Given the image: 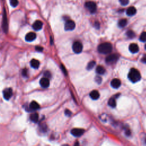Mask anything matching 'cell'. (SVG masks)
Returning <instances> with one entry per match:
<instances>
[{
	"instance_id": "cell-1",
	"label": "cell",
	"mask_w": 146,
	"mask_h": 146,
	"mask_svg": "<svg viewBox=\"0 0 146 146\" xmlns=\"http://www.w3.org/2000/svg\"><path fill=\"white\" fill-rule=\"evenodd\" d=\"M128 77L130 81H131L132 83H136L141 80V75L137 69L132 68L131 69L128 73Z\"/></svg>"
},
{
	"instance_id": "cell-2",
	"label": "cell",
	"mask_w": 146,
	"mask_h": 146,
	"mask_svg": "<svg viewBox=\"0 0 146 146\" xmlns=\"http://www.w3.org/2000/svg\"><path fill=\"white\" fill-rule=\"evenodd\" d=\"M112 50V45L109 42H105V43H101L98 47V50L99 53L103 54H107L110 53Z\"/></svg>"
},
{
	"instance_id": "cell-3",
	"label": "cell",
	"mask_w": 146,
	"mask_h": 146,
	"mask_svg": "<svg viewBox=\"0 0 146 146\" xmlns=\"http://www.w3.org/2000/svg\"><path fill=\"white\" fill-rule=\"evenodd\" d=\"M73 50L76 54H79L83 50V45L80 42H75L73 45Z\"/></svg>"
},
{
	"instance_id": "cell-4",
	"label": "cell",
	"mask_w": 146,
	"mask_h": 146,
	"mask_svg": "<svg viewBox=\"0 0 146 146\" xmlns=\"http://www.w3.org/2000/svg\"><path fill=\"white\" fill-rule=\"evenodd\" d=\"M85 7L91 13H94L97 11V5L93 1L86 2L85 3Z\"/></svg>"
},
{
	"instance_id": "cell-5",
	"label": "cell",
	"mask_w": 146,
	"mask_h": 146,
	"mask_svg": "<svg viewBox=\"0 0 146 146\" xmlns=\"http://www.w3.org/2000/svg\"><path fill=\"white\" fill-rule=\"evenodd\" d=\"M119 58V56L117 54H111L109 56H107L106 59V62L109 65H111L114 64L118 61Z\"/></svg>"
},
{
	"instance_id": "cell-6",
	"label": "cell",
	"mask_w": 146,
	"mask_h": 146,
	"mask_svg": "<svg viewBox=\"0 0 146 146\" xmlns=\"http://www.w3.org/2000/svg\"><path fill=\"white\" fill-rule=\"evenodd\" d=\"M7 29H8V24L7 21L6 13L5 9H3V18H2V29L4 33H7Z\"/></svg>"
},
{
	"instance_id": "cell-7",
	"label": "cell",
	"mask_w": 146,
	"mask_h": 146,
	"mask_svg": "<svg viewBox=\"0 0 146 146\" xmlns=\"http://www.w3.org/2000/svg\"><path fill=\"white\" fill-rule=\"evenodd\" d=\"M75 28V24L73 21L68 20L67 21L65 25V29L67 31H71L73 30Z\"/></svg>"
},
{
	"instance_id": "cell-8",
	"label": "cell",
	"mask_w": 146,
	"mask_h": 146,
	"mask_svg": "<svg viewBox=\"0 0 146 146\" xmlns=\"http://www.w3.org/2000/svg\"><path fill=\"white\" fill-rule=\"evenodd\" d=\"M84 132V130L82 128H73L71 131V133H72L73 136H75V137H79L82 136Z\"/></svg>"
},
{
	"instance_id": "cell-9",
	"label": "cell",
	"mask_w": 146,
	"mask_h": 146,
	"mask_svg": "<svg viewBox=\"0 0 146 146\" xmlns=\"http://www.w3.org/2000/svg\"><path fill=\"white\" fill-rule=\"evenodd\" d=\"M3 95L4 99L6 100H9L13 95V90L11 88H7L3 91Z\"/></svg>"
},
{
	"instance_id": "cell-10",
	"label": "cell",
	"mask_w": 146,
	"mask_h": 146,
	"mask_svg": "<svg viewBox=\"0 0 146 146\" xmlns=\"http://www.w3.org/2000/svg\"><path fill=\"white\" fill-rule=\"evenodd\" d=\"M40 85L43 88H47L50 85V81L49 78L46 77L42 78L39 82Z\"/></svg>"
},
{
	"instance_id": "cell-11",
	"label": "cell",
	"mask_w": 146,
	"mask_h": 146,
	"mask_svg": "<svg viewBox=\"0 0 146 146\" xmlns=\"http://www.w3.org/2000/svg\"><path fill=\"white\" fill-rule=\"evenodd\" d=\"M36 34L33 32H30L28 33L25 36V40L28 42H32L36 39Z\"/></svg>"
},
{
	"instance_id": "cell-12",
	"label": "cell",
	"mask_w": 146,
	"mask_h": 146,
	"mask_svg": "<svg viewBox=\"0 0 146 146\" xmlns=\"http://www.w3.org/2000/svg\"><path fill=\"white\" fill-rule=\"evenodd\" d=\"M43 26V23L41 22V21L37 20L34 22V23L33 24V28L34 29V30H36V31H38L40 30L42 28Z\"/></svg>"
},
{
	"instance_id": "cell-13",
	"label": "cell",
	"mask_w": 146,
	"mask_h": 146,
	"mask_svg": "<svg viewBox=\"0 0 146 146\" xmlns=\"http://www.w3.org/2000/svg\"><path fill=\"white\" fill-rule=\"evenodd\" d=\"M121 85V82L119 79H114L111 80V86L114 89H118Z\"/></svg>"
},
{
	"instance_id": "cell-14",
	"label": "cell",
	"mask_w": 146,
	"mask_h": 146,
	"mask_svg": "<svg viewBox=\"0 0 146 146\" xmlns=\"http://www.w3.org/2000/svg\"><path fill=\"white\" fill-rule=\"evenodd\" d=\"M129 50L132 53H136L139 50V48L137 44L131 43L129 46Z\"/></svg>"
},
{
	"instance_id": "cell-15",
	"label": "cell",
	"mask_w": 146,
	"mask_h": 146,
	"mask_svg": "<svg viewBox=\"0 0 146 146\" xmlns=\"http://www.w3.org/2000/svg\"><path fill=\"white\" fill-rule=\"evenodd\" d=\"M40 108L39 105L35 101H33L29 105V109L32 111L37 110Z\"/></svg>"
},
{
	"instance_id": "cell-16",
	"label": "cell",
	"mask_w": 146,
	"mask_h": 146,
	"mask_svg": "<svg viewBox=\"0 0 146 146\" xmlns=\"http://www.w3.org/2000/svg\"><path fill=\"white\" fill-rule=\"evenodd\" d=\"M90 97L93 100H97L99 98L100 94L97 90H93L90 93Z\"/></svg>"
},
{
	"instance_id": "cell-17",
	"label": "cell",
	"mask_w": 146,
	"mask_h": 146,
	"mask_svg": "<svg viewBox=\"0 0 146 146\" xmlns=\"http://www.w3.org/2000/svg\"><path fill=\"white\" fill-rule=\"evenodd\" d=\"M136 13V9L135 7L134 6H131L128 7L127 10L126 11V13L128 16H132L135 15Z\"/></svg>"
},
{
	"instance_id": "cell-18",
	"label": "cell",
	"mask_w": 146,
	"mask_h": 146,
	"mask_svg": "<svg viewBox=\"0 0 146 146\" xmlns=\"http://www.w3.org/2000/svg\"><path fill=\"white\" fill-rule=\"evenodd\" d=\"M39 62L38 60H36V59H33L30 61V65H31V66L34 69H38L39 68Z\"/></svg>"
},
{
	"instance_id": "cell-19",
	"label": "cell",
	"mask_w": 146,
	"mask_h": 146,
	"mask_svg": "<svg viewBox=\"0 0 146 146\" xmlns=\"http://www.w3.org/2000/svg\"><path fill=\"white\" fill-rule=\"evenodd\" d=\"M30 119L33 122L36 123L38 121V119H39V115L36 112L33 113V114H32L30 115Z\"/></svg>"
},
{
	"instance_id": "cell-20",
	"label": "cell",
	"mask_w": 146,
	"mask_h": 146,
	"mask_svg": "<svg viewBox=\"0 0 146 146\" xmlns=\"http://www.w3.org/2000/svg\"><path fill=\"white\" fill-rule=\"evenodd\" d=\"M96 72H97V74L99 75H103L105 73L106 70L103 66H98L96 68Z\"/></svg>"
},
{
	"instance_id": "cell-21",
	"label": "cell",
	"mask_w": 146,
	"mask_h": 146,
	"mask_svg": "<svg viewBox=\"0 0 146 146\" xmlns=\"http://www.w3.org/2000/svg\"><path fill=\"white\" fill-rule=\"evenodd\" d=\"M108 104L110 106L112 107V108H114V107H116V103L115 98H111L110 99L108 102Z\"/></svg>"
},
{
	"instance_id": "cell-22",
	"label": "cell",
	"mask_w": 146,
	"mask_h": 146,
	"mask_svg": "<svg viewBox=\"0 0 146 146\" xmlns=\"http://www.w3.org/2000/svg\"><path fill=\"white\" fill-rule=\"evenodd\" d=\"M127 21L126 19H122L118 22V26L120 28H124L127 25Z\"/></svg>"
},
{
	"instance_id": "cell-23",
	"label": "cell",
	"mask_w": 146,
	"mask_h": 146,
	"mask_svg": "<svg viewBox=\"0 0 146 146\" xmlns=\"http://www.w3.org/2000/svg\"><path fill=\"white\" fill-rule=\"evenodd\" d=\"M96 64V63L95 61H91V62H90L89 63H88L87 66V69L88 70H91V69H93L94 68V67L95 66V65Z\"/></svg>"
},
{
	"instance_id": "cell-24",
	"label": "cell",
	"mask_w": 146,
	"mask_h": 146,
	"mask_svg": "<svg viewBox=\"0 0 146 146\" xmlns=\"http://www.w3.org/2000/svg\"><path fill=\"white\" fill-rule=\"evenodd\" d=\"M126 34L128 37L130 38H134L135 36V33H134L133 31H132V30H128V31H127V32Z\"/></svg>"
},
{
	"instance_id": "cell-25",
	"label": "cell",
	"mask_w": 146,
	"mask_h": 146,
	"mask_svg": "<svg viewBox=\"0 0 146 146\" xmlns=\"http://www.w3.org/2000/svg\"><path fill=\"white\" fill-rule=\"evenodd\" d=\"M140 41L142 42H146V32H144L141 34V36L139 38Z\"/></svg>"
},
{
	"instance_id": "cell-26",
	"label": "cell",
	"mask_w": 146,
	"mask_h": 146,
	"mask_svg": "<svg viewBox=\"0 0 146 146\" xmlns=\"http://www.w3.org/2000/svg\"><path fill=\"white\" fill-rule=\"evenodd\" d=\"M9 1L11 6L13 7H16L18 5V0H9Z\"/></svg>"
},
{
	"instance_id": "cell-27",
	"label": "cell",
	"mask_w": 146,
	"mask_h": 146,
	"mask_svg": "<svg viewBox=\"0 0 146 146\" xmlns=\"http://www.w3.org/2000/svg\"><path fill=\"white\" fill-rule=\"evenodd\" d=\"M119 2L123 6H126L129 3V0H119Z\"/></svg>"
},
{
	"instance_id": "cell-28",
	"label": "cell",
	"mask_w": 146,
	"mask_h": 146,
	"mask_svg": "<svg viewBox=\"0 0 146 146\" xmlns=\"http://www.w3.org/2000/svg\"><path fill=\"white\" fill-rule=\"evenodd\" d=\"M95 82H97L98 84H101L102 83V78L100 76H97L95 78Z\"/></svg>"
},
{
	"instance_id": "cell-29",
	"label": "cell",
	"mask_w": 146,
	"mask_h": 146,
	"mask_svg": "<svg viewBox=\"0 0 146 146\" xmlns=\"http://www.w3.org/2000/svg\"><path fill=\"white\" fill-rule=\"evenodd\" d=\"M65 115H66V116H70L72 114V112H71V111H70L68 109H66V110H65Z\"/></svg>"
},
{
	"instance_id": "cell-30",
	"label": "cell",
	"mask_w": 146,
	"mask_h": 146,
	"mask_svg": "<svg viewBox=\"0 0 146 146\" xmlns=\"http://www.w3.org/2000/svg\"><path fill=\"white\" fill-rule=\"evenodd\" d=\"M22 76H25V77H27L28 76V70H27V69H24L22 70Z\"/></svg>"
},
{
	"instance_id": "cell-31",
	"label": "cell",
	"mask_w": 146,
	"mask_h": 146,
	"mask_svg": "<svg viewBox=\"0 0 146 146\" xmlns=\"http://www.w3.org/2000/svg\"><path fill=\"white\" fill-rule=\"evenodd\" d=\"M44 75H45V77H46L47 78L51 77V74L49 72H46L44 73Z\"/></svg>"
},
{
	"instance_id": "cell-32",
	"label": "cell",
	"mask_w": 146,
	"mask_h": 146,
	"mask_svg": "<svg viewBox=\"0 0 146 146\" xmlns=\"http://www.w3.org/2000/svg\"><path fill=\"white\" fill-rule=\"evenodd\" d=\"M36 50L37 51L41 52V51H43V47H42L41 46H36Z\"/></svg>"
},
{
	"instance_id": "cell-33",
	"label": "cell",
	"mask_w": 146,
	"mask_h": 146,
	"mask_svg": "<svg viewBox=\"0 0 146 146\" xmlns=\"http://www.w3.org/2000/svg\"><path fill=\"white\" fill-rule=\"evenodd\" d=\"M61 68H62V70H63V73H65V74L66 75V74H67V72H66V69H65V66H63V65H62V66H61Z\"/></svg>"
},
{
	"instance_id": "cell-34",
	"label": "cell",
	"mask_w": 146,
	"mask_h": 146,
	"mask_svg": "<svg viewBox=\"0 0 146 146\" xmlns=\"http://www.w3.org/2000/svg\"><path fill=\"white\" fill-rule=\"evenodd\" d=\"M126 135L130 136L131 135V131H130V130H128V129H127L126 130Z\"/></svg>"
},
{
	"instance_id": "cell-35",
	"label": "cell",
	"mask_w": 146,
	"mask_h": 146,
	"mask_svg": "<svg viewBox=\"0 0 146 146\" xmlns=\"http://www.w3.org/2000/svg\"><path fill=\"white\" fill-rule=\"evenodd\" d=\"M141 61L142 62L146 63V55H145V56H144L143 58H142Z\"/></svg>"
},
{
	"instance_id": "cell-36",
	"label": "cell",
	"mask_w": 146,
	"mask_h": 146,
	"mask_svg": "<svg viewBox=\"0 0 146 146\" xmlns=\"http://www.w3.org/2000/svg\"><path fill=\"white\" fill-rule=\"evenodd\" d=\"M100 26V25L98 22H95V28H97V29H99Z\"/></svg>"
},
{
	"instance_id": "cell-37",
	"label": "cell",
	"mask_w": 146,
	"mask_h": 146,
	"mask_svg": "<svg viewBox=\"0 0 146 146\" xmlns=\"http://www.w3.org/2000/svg\"><path fill=\"white\" fill-rule=\"evenodd\" d=\"M74 146H79V142H75V143L74 144Z\"/></svg>"
},
{
	"instance_id": "cell-38",
	"label": "cell",
	"mask_w": 146,
	"mask_h": 146,
	"mask_svg": "<svg viewBox=\"0 0 146 146\" xmlns=\"http://www.w3.org/2000/svg\"><path fill=\"white\" fill-rule=\"evenodd\" d=\"M69 146L68 145H63V146Z\"/></svg>"
},
{
	"instance_id": "cell-39",
	"label": "cell",
	"mask_w": 146,
	"mask_h": 146,
	"mask_svg": "<svg viewBox=\"0 0 146 146\" xmlns=\"http://www.w3.org/2000/svg\"><path fill=\"white\" fill-rule=\"evenodd\" d=\"M145 49H146V45H145Z\"/></svg>"
},
{
	"instance_id": "cell-40",
	"label": "cell",
	"mask_w": 146,
	"mask_h": 146,
	"mask_svg": "<svg viewBox=\"0 0 146 146\" xmlns=\"http://www.w3.org/2000/svg\"><path fill=\"white\" fill-rule=\"evenodd\" d=\"M145 142H146V140H145Z\"/></svg>"
}]
</instances>
